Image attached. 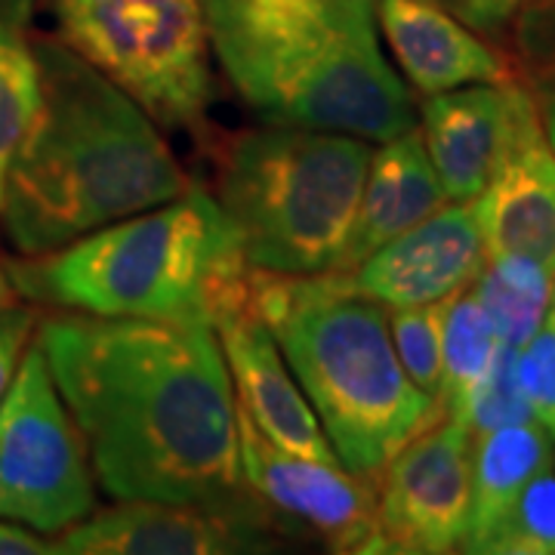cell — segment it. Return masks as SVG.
Segmentation results:
<instances>
[{
	"instance_id": "6da1fadb",
	"label": "cell",
	"mask_w": 555,
	"mask_h": 555,
	"mask_svg": "<svg viewBox=\"0 0 555 555\" xmlns=\"http://www.w3.org/2000/svg\"><path fill=\"white\" fill-rule=\"evenodd\" d=\"M35 343L105 494L155 503L250 494L214 324L65 312L47 318Z\"/></svg>"
},
{
	"instance_id": "7a4b0ae2",
	"label": "cell",
	"mask_w": 555,
	"mask_h": 555,
	"mask_svg": "<svg viewBox=\"0 0 555 555\" xmlns=\"http://www.w3.org/2000/svg\"><path fill=\"white\" fill-rule=\"evenodd\" d=\"M40 108L3 185L0 219L25 257L179 198L192 179L155 120L65 43H38Z\"/></svg>"
},
{
	"instance_id": "3957f363",
	"label": "cell",
	"mask_w": 555,
	"mask_h": 555,
	"mask_svg": "<svg viewBox=\"0 0 555 555\" xmlns=\"http://www.w3.org/2000/svg\"><path fill=\"white\" fill-rule=\"evenodd\" d=\"M210 50L272 124L386 142L416 127L411 90L383 56L377 0H201Z\"/></svg>"
},
{
	"instance_id": "277c9868",
	"label": "cell",
	"mask_w": 555,
	"mask_h": 555,
	"mask_svg": "<svg viewBox=\"0 0 555 555\" xmlns=\"http://www.w3.org/2000/svg\"><path fill=\"white\" fill-rule=\"evenodd\" d=\"M250 309L272 331L337 460L358 476L383 466L441 420L398 361L386 306L346 291L331 272H250Z\"/></svg>"
},
{
	"instance_id": "5b68a950",
	"label": "cell",
	"mask_w": 555,
	"mask_h": 555,
	"mask_svg": "<svg viewBox=\"0 0 555 555\" xmlns=\"http://www.w3.org/2000/svg\"><path fill=\"white\" fill-rule=\"evenodd\" d=\"M250 272L235 225L201 182L60 250L7 262L10 284L43 306L207 324L247 302Z\"/></svg>"
},
{
	"instance_id": "8992f818",
	"label": "cell",
	"mask_w": 555,
	"mask_h": 555,
	"mask_svg": "<svg viewBox=\"0 0 555 555\" xmlns=\"http://www.w3.org/2000/svg\"><path fill=\"white\" fill-rule=\"evenodd\" d=\"M371 152L361 137L272 120L229 139L214 198L247 266L275 275L337 272Z\"/></svg>"
},
{
	"instance_id": "52a82bcc",
	"label": "cell",
	"mask_w": 555,
	"mask_h": 555,
	"mask_svg": "<svg viewBox=\"0 0 555 555\" xmlns=\"http://www.w3.org/2000/svg\"><path fill=\"white\" fill-rule=\"evenodd\" d=\"M62 43L160 127H201L214 102L201 0H53Z\"/></svg>"
},
{
	"instance_id": "ba28073f",
	"label": "cell",
	"mask_w": 555,
	"mask_h": 555,
	"mask_svg": "<svg viewBox=\"0 0 555 555\" xmlns=\"http://www.w3.org/2000/svg\"><path fill=\"white\" fill-rule=\"evenodd\" d=\"M93 478L87 441L35 343L0 401V518L60 534L93 513Z\"/></svg>"
},
{
	"instance_id": "9c48e42d",
	"label": "cell",
	"mask_w": 555,
	"mask_h": 555,
	"mask_svg": "<svg viewBox=\"0 0 555 555\" xmlns=\"http://www.w3.org/2000/svg\"><path fill=\"white\" fill-rule=\"evenodd\" d=\"M473 444L466 423L441 416L383 466L374 553L441 555L463 546L473 513Z\"/></svg>"
},
{
	"instance_id": "30bf717a",
	"label": "cell",
	"mask_w": 555,
	"mask_h": 555,
	"mask_svg": "<svg viewBox=\"0 0 555 555\" xmlns=\"http://www.w3.org/2000/svg\"><path fill=\"white\" fill-rule=\"evenodd\" d=\"M238 448L247 491L278 518L281 528L318 537L334 553H374L377 478L278 448L241 408Z\"/></svg>"
},
{
	"instance_id": "8fae6325",
	"label": "cell",
	"mask_w": 555,
	"mask_h": 555,
	"mask_svg": "<svg viewBox=\"0 0 555 555\" xmlns=\"http://www.w3.org/2000/svg\"><path fill=\"white\" fill-rule=\"evenodd\" d=\"M254 494L229 503L118 500L80 518L56 540V555H235L275 553L281 525Z\"/></svg>"
},
{
	"instance_id": "7c38bea8",
	"label": "cell",
	"mask_w": 555,
	"mask_h": 555,
	"mask_svg": "<svg viewBox=\"0 0 555 555\" xmlns=\"http://www.w3.org/2000/svg\"><path fill=\"white\" fill-rule=\"evenodd\" d=\"M537 124L534 93L518 80L466 83L423 102L420 133L448 201H476Z\"/></svg>"
},
{
	"instance_id": "4fadbf2b",
	"label": "cell",
	"mask_w": 555,
	"mask_h": 555,
	"mask_svg": "<svg viewBox=\"0 0 555 555\" xmlns=\"http://www.w3.org/2000/svg\"><path fill=\"white\" fill-rule=\"evenodd\" d=\"M488 262L473 201H454L414 229L383 244L346 272H331L346 291L386 309L429 306L466 291Z\"/></svg>"
},
{
	"instance_id": "5bb4252c",
	"label": "cell",
	"mask_w": 555,
	"mask_h": 555,
	"mask_svg": "<svg viewBox=\"0 0 555 555\" xmlns=\"http://www.w3.org/2000/svg\"><path fill=\"white\" fill-rule=\"evenodd\" d=\"M214 331L229 367L235 401L259 433L291 454L339 463L272 331L250 309V297L244 306L222 312L214 321Z\"/></svg>"
},
{
	"instance_id": "9a60e30c",
	"label": "cell",
	"mask_w": 555,
	"mask_h": 555,
	"mask_svg": "<svg viewBox=\"0 0 555 555\" xmlns=\"http://www.w3.org/2000/svg\"><path fill=\"white\" fill-rule=\"evenodd\" d=\"M377 16L401 72L423 96L516 80L513 65L438 0H377Z\"/></svg>"
},
{
	"instance_id": "2e32d148",
	"label": "cell",
	"mask_w": 555,
	"mask_h": 555,
	"mask_svg": "<svg viewBox=\"0 0 555 555\" xmlns=\"http://www.w3.org/2000/svg\"><path fill=\"white\" fill-rule=\"evenodd\" d=\"M473 207L488 257H528L555 278V152L543 124L518 139Z\"/></svg>"
},
{
	"instance_id": "e0dca14e",
	"label": "cell",
	"mask_w": 555,
	"mask_h": 555,
	"mask_svg": "<svg viewBox=\"0 0 555 555\" xmlns=\"http://www.w3.org/2000/svg\"><path fill=\"white\" fill-rule=\"evenodd\" d=\"M448 204V195L438 182L436 167L426 155V142L420 127L396 139L379 142L371 152L364 189L358 198L352 232L339 259L337 272L358 266L383 244L414 229L416 222L433 217Z\"/></svg>"
},
{
	"instance_id": "ac0fdd59",
	"label": "cell",
	"mask_w": 555,
	"mask_h": 555,
	"mask_svg": "<svg viewBox=\"0 0 555 555\" xmlns=\"http://www.w3.org/2000/svg\"><path fill=\"white\" fill-rule=\"evenodd\" d=\"M553 466V438L528 420L476 436L473 444V513L463 537V553H481L488 537L513 509L525 485Z\"/></svg>"
},
{
	"instance_id": "d6986e66",
	"label": "cell",
	"mask_w": 555,
	"mask_h": 555,
	"mask_svg": "<svg viewBox=\"0 0 555 555\" xmlns=\"http://www.w3.org/2000/svg\"><path fill=\"white\" fill-rule=\"evenodd\" d=\"M28 10L31 0H0V201L40 108L38 43L28 35Z\"/></svg>"
},
{
	"instance_id": "ffe728a7",
	"label": "cell",
	"mask_w": 555,
	"mask_h": 555,
	"mask_svg": "<svg viewBox=\"0 0 555 555\" xmlns=\"http://www.w3.org/2000/svg\"><path fill=\"white\" fill-rule=\"evenodd\" d=\"M500 349L494 324L485 312L481 299L473 291H460L456 297L444 302L441 318V389L438 404L441 414L456 420L469 392L478 386V379L488 374L491 361Z\"/></svg>"
},
{
	"instance_id": "44dd1931",
	"label": "cell",
	"mask_w": 555,
	"mask_h": 555,
	"mask_svg": "<svg viewBox=\"0 0 555 555\" xmlns=\"http://www.w3.org/2000/svg\"><path fill=\"white\" fill-rule=\"evenodd\" d=\"M485 312L494 324L496 337L506 346H521L550 315L553 275L534 259L500 254L488 257L485 269L473 281Z\"/></svg>"
},
{
	"instance_id": "7402d4cb",
	"label": "cell",
	"mask_w": 555,
	"mask_h": 555,
	"mask_svg": "<svg viewBox=\"0 0 555 555\" xmlns=\"http://www.w3.org/2000/svg\"><path fill=\"white\" fill-rule=\"evenodd\" d=\"M481 553L555 555V473L550 466L525 485Z\"/></svg>"
},
{
	"instance_id": "603a6c76",
	"label": "cell",
	"mask_w": 555,
	"mask_h": 555,
	"mask_svg": "<svg viewBox=\"0 0 555 555\" xmlns=\"http://www.w3.org/2000/svg\"><path fill=\"white\" fill-rule=\"evenodd\" d=\"M444 302L429 306H408V309H386L389 312V334L396 346L398 361L416 386L438 401L441 389V318ZM441 408V404H438Z\"/></svg>"
},
{
	"instance_id": "cb8c5ba5",
	"label": "cell",
	"mask_w": 555,
	"mask_h": 555,
	"mask_svg": "<svg viewBox=\"0 0 555 555\" xmlns=\"http://www.w3.org/2000/svg\"><path fill=\"white\" fill-rule=\"evenodd\" d=\"M456 420L466 423L473 436H485V433L500 429V426H509V423L534 420L528 401H525L521 389H518L516 346L500 343L488 374L478 379V386L469 392Z\"/></svg>"
},
{
	"instance_id": "d4e9b609",
	"label": "cell",
	"mask_w": 555,
	"mask_h": 555,
	"mask_svg": "<svg viewBox=\"0 0 555 555\" xmlns=\"http://www.w3.org/2000/svg\"><path fill=\"white\" fill-rule=\"evenodd\" d=\"M516 379L534 423L555 441V315L543 318L534 337L516 349Z\"/></svg>"
},
{
	"instance_id": "484cf974",
	"label": "cell",
	"mask_w": 555,
	"mask_h": 555,
	"mask_svg": "<svg viewBox=\"0 0 555 555\" xmlns=\"http://www.w3.org/2000/svg\"><path fill=\"white\" fill-rule=\"evenodd\" d=\"M518 68L528 80L555 72V0H525L513 20Z\"/></svg>"
},
{
	"instance_id": "4316f807",
	"label": "cell",
	"mask_w": 555,
	"mask_h": 555,
	"mask_svg": "<svg viewBox=\"0 0 555 555\" xmlns=\"http://www.w3.org/2000/svg\"><path fill=\"white\" fill-rule=\"evenodd\" d=\"M35 331V315L28 309H3L0 312V401L7 396L10 383L16 377L25 343Z\"/></svg>"
},
{
	"instance_id": "83f0119b",
	"label": "cell",
	"mask_w": 555,
	"mask_h": 555,
	"mask_svg": "<svg viewBox=\"0 0 555 555\" xmlns=\"http://www.w3.org/2000/svg\"><path fill=\"white\" fill-rule=\"evenodd\" d=\"M525 0H463L460 16L466 25H473L478 31H491L500 35L503 28H509L516 13L521 10Z\"/></svg>"
},
{
	"instance_id": "f1b7e54d",
	"label": "cell",
	"mask_w": 555,
	"mask_h": 555,
	"mask_svg": "<svg viewBox=\"0 0 555 555\" xmlns=\"http://www.w3.org/2000/svg\"><path fill=\"white\" fill-rule=\"evenodd\" d=\"M56 543L20 528L16 521H0V555H53Z\"/></svg>"
},
{
	"instance_id": "f546056e",
	"label": "cell",
	"mask_w": 555,
	"mask_h": 555,
	"mask_svg": "<svg viewBox=\"0 0 555 555\" xmlns=\"http://www.w3.org/2000/svg\"><path fill=\"white\" fill-rule=\"evenodd\" d=\"M531 93H534L537 102V115H540V124H543V137L550 142V149L555 152V72L543 75V78L528 80Z\"/></svg>"
},
{
	"instance_id": "4dcf8cb0",
	"label": "cell",
	"mask_w": 555,
	"mask_h": 555,
	"mask_svg": "<svg viewBox=\"0 0 555 555\" xmlns=\"http://www.w3.org/2000/svg\"><path fill=\"white\" fill-rule=\"evenodd\" d=\"M10 278H7V269H0V312L10 309Z\"/></svg>"
},
{
	"instance_id": "1f68e13d",
	"label": "cell",
	"mask_w": 555,
	"mask_h": 555,
	"mask_svg": "<svg viewBox=\"0 0 555 555\" xmlns=\"http://www.w3.org/2000/svg\"><path fill=\"white\" fill-rule=\"evenodd\" d=\"M550 315H555V278H553V294H550Z\"/></svg>"
}]
</instances>
